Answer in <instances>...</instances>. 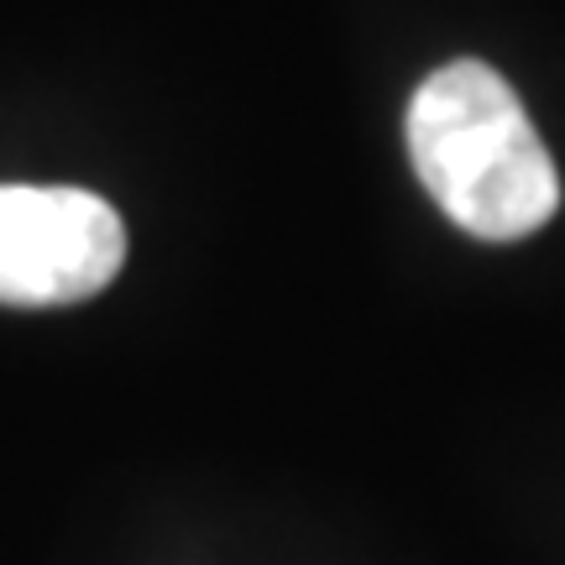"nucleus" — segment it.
Segmentation results:
<instances>
[{
	"label": "nucleus",
	"instance_id": "2",
	"mask_svg": "<svg viewBox=\"0 0 565 565\" xmlns=\"http://www.w3.org/2000/svg\"><path fill=\"white\" fill-rule=\"evenodd\" d=\"M126 263L121 215L89 189L0 183V303H79Z\"/></svg>",
	"mask_w": 565,
	"mask_h": 565
},
{
	"label": "nucleus",
	"instance_id": "1",
	"mask_svg": "<svg viewBox=\"0 0 565 565\" xmlns=\"http://www.w3.org/2000/svg\"><path fill=\"white\" fill-rule=\"evenodd\" d=\"M408 158L429 200L482 242H524L555 215L561 179L513 84L477 58L445 63L408 105Z\"/></svg>",
	"mask_w": 565,
	"mask_h": 565
}]
</instances>
